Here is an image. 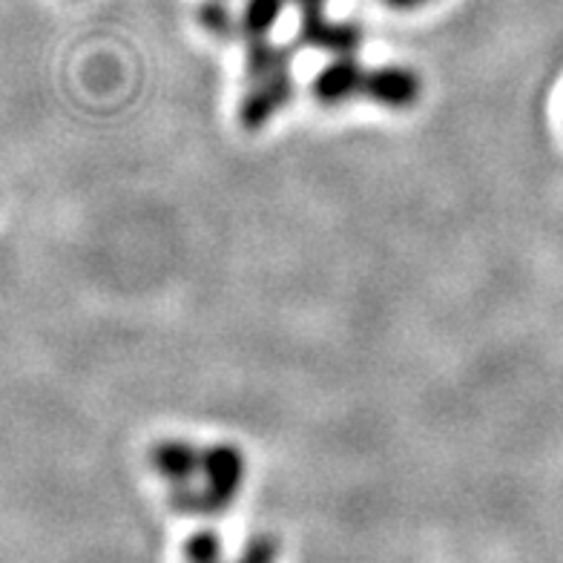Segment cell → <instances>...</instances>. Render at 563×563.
<instances>
[{"label":"cell","mask_w":563,"mask_h":563,"mask_svg":"<svg viewBox=\"0 0 563 563\" xmlns=\"http://www.w3.org/2000/svg\"><path fill=\"white\" fill-rule=\"evenodd\" d=\"M302 41L311 46H322V49H334V53H351L360 44V32L351 26H331L313 9H308L302 23Z\"/></svg>","instance_id":"8992f818"},{"label":"cell","mask_w":563,"mask_h":563,"mask_svg":"<svg viewBox=\"0 0 563 563\" xmlns=\"http://www.w3.org/2000/svg\"><path fill=\"white\" fill-rule=\"evenodd\" d=\"M201 21H205V26H208L210 32H216V35H230V32H233V23H230L228 12L219 7L201 9Z\"/></svg>","instance_id":"9c48e42d"},{"label":"cell","mask_w":563,"mask_h":563,"mask_svg":"<svg viewBox=\"0 0 563 563\" xmlns=\"http://www.w3.org/2000/svg\"><path fill=\"white\" fill-rule=\"evenodd\" d=\"M150 463L167 481L185 483L201 468V452H196L194 445L181 443V440H164V443L153 445Z\"/></svg>","instance_id":"5b68a950"},{"label":"cell","mask_w":563,"mask_h":563,"mask_svg":"<svg viewBox=\"0 0 563 563\" xmlns=\"http://www.w3.org/2000/svg\"><path fill=\"white\" fill-rule=\"evenodd\" d=\"M201 472L208 477V492H201L205 509H222L242 486L245 460L236 445H213L208 452H201Z\"/></svg>","instance_id":"6da1fadb"},{"label":"cell","mask_w":563,"mask_h":563,"mask_svg":"<svg viewBox=\"0 0 563 563\" xmlns=\"http://www.w3.org/2000/svg\"><path fill=\"white\" fill-rule=\"evenodd\" d=\"M282 0H251L245 15V35L247 41H260L267 35V30L274 26L279 18Z\"/></svg>","instance_id":"ba28073f"},{"label":"cell","mask_w":563,"mask_h":563,"mask_svg":"<svg viewBox=\"0 0 563 563\" xmlns=\"http://www.w3.org/2000/svg\"><path fill=\"white\" fill-rule=\"evenodd\" d=\"M363 78L365 69L360 67L354 58H340L334 60V64H328V67L313 78L311 92L319 104L334 107L354 96H363Z\"/></svg>","instance_id":"277c9868"},{"label":"cell","mask_w":563,"mask_h":563,"mask_svg":"<svg viewBox=\"0 0 563 563\" xmlns=\"http://www.w3.org/2000/svg\"><path fill=\"white\" fill-rule=\"evenodd\" d=\"M290 92H294V84H290L288 69L271 75V78H262V81H253L251 92L239 110V119H242L245 130H260L262 124H267L274 119V112L288 104Z\"/></svg>","instance_id":"3957f363"},{"label":"cell","mask_w":563,"mask_h":563,"mask_svg":"<svg viewBox=\"0 0 563 563\" xmlns=\"http://www.w3.org/2000/svg\"><path fill=\"white\" fill-rule=\"evenodd\" d=\"M288 49L271 46L265 37L251 41V46H247V78L262 81V78H271L276 73H285L288 69Z\"/></svg>","instance_id":"52a82bcc"},{"label":"cell","mask_w":563,"mask_h":563,"mask_svg":"<svg viewBox=\"0 0 563 563\" xmlns=\"http://www.w3.org/2000/svg\"><path fill=\"white\" fill-rule=\"evenodd\" d=\"M363 96L388 110H408L420 98V78L406 67L371 69L363 78Z\"/></svg>","instance_id":"7a4b0ae2"}]
</instances>
